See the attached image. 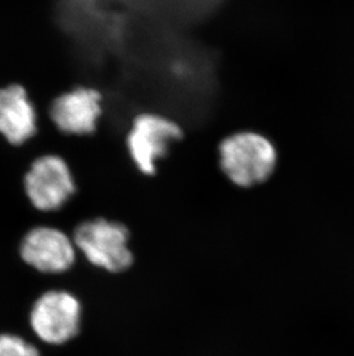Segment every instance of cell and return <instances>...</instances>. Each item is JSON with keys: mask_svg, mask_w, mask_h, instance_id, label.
<instances>
[{"mask_svg": "<svg viewBox=\"0 0 354 356\" xmlns=\"http://www.w3.org/2000/svg\"><path fill=\"white\" fill-rule=\"evenodd\" d=\"M278 161L274 143L258 131H235L217 145L221 172L239 188H253L267 181L274 175Z\"/></svg>", "mask_w": 354, "mask_h": 356, "instance_id": "6da1fadb", "label": "cell"}, {"mask_svg": "<svg viewBox=\"0 0 354 356\" xmlns=\"http://www.w3.org/2000/svg\"><path fill=\"white\" fill-rule=\"evenodd\" d=\"M130 233L122 222L99 218L81 222L74 232V243L85 259L99 269L121 273L134 263Z\"/></svg>", "mask_w": 354, "mask_h": 356, "instance_id": "7a4b0ae2", "label": "cell"}, {"mask_svg": "<svg viewBox=\"0 0 354 356\" xmlns=\"http://www.w3.org/2000/svg\"><path fill=\"white\" fill-rule=\"evenodd\" d=\"M182 138L183 129L174 119L157 112H142L131 120L126 149L131 164L150 177L157 173L159 163Z\"/></svg>", "mask_w": 354, "mask_h": 356, "instance_id": "3957f363", "label": "cell"}, {"mask_svg": "<svg viewBox=\"0 0 354 356\" xmlns=\"http://www.w3.org/2000/svg\"><path fill=\"white\" fill-rule=\"evenodd\" d=\"M24 196L40 212L64 208L77 192L76 177L67 159L58 154H44L31 161L24 173Z\"/></svg>", "mask_w": 354, "mask_h": 356, "instance_id": "277c9868", "label": "cell"}, {"mask_svg": "<svg viewBox=\"0 0 354 356\" xmlns=\"http://www.w3.org/2000/svg\"><path fill=\"white\" fill-rule=\"evenodd\" d=\"M44 115L60 134L87 138L99 127L104 115V97L94 87L75 84L56 96Z\"/></svg>", "mask_w": 354, "mask_h": 356, "instance_id": "5b68a950", "label": "cell"}, {"mask_svg": "<svg viewBox=\"0 0 354 356\" xmlns=\"http://www.w3.org/2000/svg\"><path fill=\"white\" fill-rule=\"evenodd\" d=\"M82 308L76 296L66 291L44 293L31 314V327L44 343L62 345L80 331Z\"/></svg>", "mask_w": 354, "mask_h": 356, "instance_id": "8992f818", "label": "cell"}, {"mask_svg": "<svg viewBox=\"0 0 354 356\" xmlns=\"http://www.w3.org/2000/svg\"><path fill=\"white\" fill-rule=\"evenodd\" d=\"M76 245L66 233L49 226L31 229L21 243V256L24 262L40 273H66L76 259Z\"/></svg>", "mask_w": 354, "mask_h": 356, "instance_id": "52a82bcc", "label": "cell"}, {"mask_svg": "<svg viewBox=\"0 0 354 356\" xmlns=\"http://www.w3.org/2000/svg\"><path fill=\"white\" fill-rule=\"evenodd\" d=\"M40 128V113L26 87L20 83L0 87V136L10 145L22 147Z\"/></svg>", "mask_w": 354, "mask_h": 356, "instance_id": "ba28073f", "label": "cell"}, {"mask_svg": "<svg viewBox=\"0 0 354 356\" xmlns=\"http://www.w3.org/2000/svg\"><path fill=\"white\" fill-rule=\"evenodd\" d=\"M0 356H40L36 347L20 337L0 334Z\"/></svg>", "mask_w": 354, "mask_h": 356, "instance_id": "9c48e42d", "label": "cell"}]
</instances>
